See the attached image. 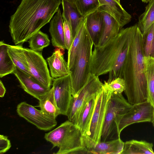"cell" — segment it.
I'll use <instances>...</instances> for the list:
<instances>
[{
	"instance_id": "obj_21",
	"label": "cell",
	"mask_w": 154,
	"mask_h": 154,
	"mask_svg": "<svg viewBox=\"0 0 154 154\" xmlns=\"http://www.w3.org/2000/svg\"><path fill=\"white\" fill-rule=\"evenodd\" d=\"M125 144L120 138L105 142L100 141L90 150L89 154H121Z\"/></svg>"
},
{
	"instance_id": "obj_38",
	"label": "cell",
	"mask_w": 154,
	"mask_h": 154,
	"mask_svg": "<svg viewBox=\"0 0 154 154\" xmlns=\"http://www.w3.org/2000/svg\"><path fill=\"white\" fill-rule=\"evenodd\" d=\"M151 122H152V124L153 126H154V112L153 119V120Z\"/></svg>"
},
{
	"instance_id": "obj_28",
	"label": "cell",
	"mask_w": 154,
	"mask_h": 154,
	"mask_svg": "<svg viewBox=\"0 0 154 154\" xmlns=\"http://www.w3.org/2000/svg\"><path fill=\"white\" fill-rule=\"evenodd\" d=\"M142 43L145 57L154 59V23L142 34Z\"/></svg>"
},
{
	"instance_id": "obj_1",
	"label": "cell",
	"mask_w": 154,
	"mask_h": 154,
	"mask_svg": "<svg viewBox=\"0 0 154 154\" xmlns=\"http://www.w3.org/2000/svg\"><path fill=\"white\" fill-rule=\"evenodd\" d=\"M62 0H22L12 15L9 31L15 45L23 44L48 23Z\"/></svg>"
},
{
	"instance_id": "obj_25",
	"label": "cell",
	"mask_w": 154,
	"mask_h": 154,
	"mask_svg": "<svg viewBox=\"0 0 154 154\" xmlns=\"http://www.w3.org/2000/svg\"><path fill=\"white\" fill-rule=\"evenodd\" d=\"M86 16L79 27L74 38L72 44L68 50L67 63L70 71L74 67L77 52L86 28Z\"/></svg>"
},
{
	"instance_id": "obj_27",
	"label": "cell",
	"mask_w": 154,
	"mask_h": 154,
	"mask_svg": "<svg viewBox=\"0 0 154 154\" xmlns=\"http://www.w3.org/2000/svg\"><path fill=\"white\" fill-rule=\"evenodd\" d=\"M154 23V0H151L144 12L139 17L137 24L142 34Z\"/></svg>"
},
{
	"instance_id": "obj_32",
	"label": "cell",
	"mask_w": 154,
	"mask_h": 154,
	"mask_svg": "<svg viewBox=\"0 0 154 154\" xmlns=\"http://www.w3.org/2000/svg\"><path fill=\"white\" fill-rule=\"evenodd\" d=\"M109 88L112 92L122 93L125 89V83L123 78H117L108 83Z\"/></svg>"
},
{
	"instance_id": "obj_37",
	"label": "cell",
	"mask_w": 154,
	"mask_h": 154,
	"mask_svg": "<svg viewBox=\"0 0 154 154\" xmlns=\"http://www.w3.org/2000/svg\"><path fill=\"white\" fill-rule=\"evenodd\" d=\"M141 1L145 3H147L149 2L151 0H141Z\"/></svg>"
},
{
	"instance_id": "obj_23",
	"label": "cell",
	"mask_w": 154,
	"mask_h": 154,
	"mask_svg": "<svg viewBox=\"0 0 154 154\" xmlns=\"http://www.w3.org/2000/svg\"><path fill=\"white\" fill-rule=\"evenodd\" d=\"M153 144L145 140H132L125 143L121 154H154Z\"/></svg>"
},
{
	"instance_id": "obj_19",
	"label": "cell",
	"mask_w": 154,
	"mask_h": 154,
	"mask_svg": "<svg viewBox=\"0 0 154 154\" xmlns=\"http://www.w3.org/2000/svg\"><path fill=\"white\" fill-rule=\"evenodd\" d=\"M104 25L100 39L97 46H102L115 37L121 29L118 22L111 15L103 12Z\"/></svg>"
},
{
	"instance_id": "obj_26",
	"label": "cell",
	"mask_w": 154,
	"mask_h": 154,
	"mask_svg": "<svg viewBox=\"0 0 154 154\" xmlns=\"http://www.w3.org/2000/svg\"><path fill=\"white\" fill-rule=\"evenodd\" d=\"M9 45L0 42V77L13 73L15 66L8 52Z\"/></svg>"
},
{
	"instance_id": "obj_35",
	"label": "cell",
	"mask_w": 154,
	"mask_h": 154,
	"mask_svg": "<svg viewBox=\"0 0 154 154\" xmlns=\"http://www.w3.org/2000/svg\"><path fill=\"white\" fill-rule=\"evenodd\" d=\"M5 88L2 81H0V97H3L6 92Z\"/></svg>"
},
{
	"instance_id": "obj_11",
	"label": "cell",
	"mask_w": 154,
	"mask_h": 154,
	"mask_svg": "<svg viewBox=\"0 0 154 154\" xmlns=\"http://www.w3.org/2000/svg\"><path fill=\"white\" fill-rule=\"evenodd\" d=\"M154 107L148 100L132 105L129 110L123 116L119 125L120 133L127 126L134 123L152 122Z\"/></svg>"
},
{
	"instance_id": "obj_10",
	"label": "cell",
	"mask_w": 154,
	"mask_h": 154,
	"mask_svg": "<svg viewBox=\"0 0 154 154\" xmlns=\"http://www.w3.org/2000/svg\"><path fill=\"white\" fill-rule=\"evenodd\" d=\"M17 112L19 116L41 130H50L57 124L56 119L49 118L41 110L37 109L25 102H22L17 105Z\"/></svg>"
},
{
	"instance_id": "obj_30",
	"label": "cell",
	"mask_w": 154,
	"mask_h": 154,
	"mask_svg": "<svg viewBox=\"0 0 154 154\" xmlns=\"http://www.w3.org/2000/svg\"><path fill=\"white\" fill-rule=\"evenodd\" d=\"M145 60L149 94L148 100L154 107V59L149 57L145 58Z\"/></svg>"
},
{
	"instance_id": "obj_3",
	"label": "cell",
	"mask_w": 154,
	"mask_h": 154,
	"mask_svg": "<svg viewBox=\"0 0 154 154\" xmlns=\"http://www.w3.org/2000/svg\"><path fill=\"white\" fill-rule=\"evenodd\" d=\"M142 34L137 23L133 34L123 68L125 83L124 91L128 101L133 105L148 100L149 94L146 65L142 43Z\"/></svg>"
},
{
	"instance_id": "obj_5",
	"label": "cell",
	"mask_w": 154,
	"mask_h": 154,
	"mask_svg": "<svg viewBox=\"0 0 154 154\" xmlns=\"http://www.w3.org/2000/svg\"><path fill=\"white\" fill-rule=\"evenodd\" d=\"M93 41L86 28L70 74L72 95L75 97L86 83L91 72Z\"/></svg>"
},
{
	"instance_id": "obj_18",
	"label": "cell",
	"mask_w": 154,
	"mask_h": 154,
	"mask_svg": "<svg viewBox=\"0 0 154 154\" xmlns=\"http://www.w3.org/2000/svg\"><path fill=\"white\" fill-rule=\"evenodd\" d=\"M63 12L62 14L63 20L67 22L70 26L74 38L77 30L82 22L84 17L77 9L75 4L66 0H62Z\"/></svg>"
},
{
	"instance_id": "obj_9",
	"label": "cell",
	"mask_w": 154,
	"mask_h": 154,
	"mask_svg": "<svg viewBox=\"0 0 154 154\" xmlns=\"http://www.w3.org/2000/svg\"><path fill=\"white\" fill-rule=\"evenodd\" d=\"M23 49L30 75L45 87L51 88L53 78L42 54L28 48Z\"/></svg>"
},
{
	"instance_id": "obj_33",
	"label": "cell",
	"mask_w": 154,
	"mask_h": 154,
	"mask_svg": "<svg viewBox=\"0 0 154 154\" xmlns=\"http://www.w3.org/2000/svg\"><path fill=\"white\" fill-rule=\"evenodd\" d=\"M63 26L66 49L68 50L72 44L74 38L71 27L65 20H63Z\"/></svg>"
},
{
	"instance_id": "obj_7",
	"label": "cell",
	"mask_w": 154,
	"mask_h": 154,
	"mask_svg": "<svg viewBox=\"0 0 154 154\" xmlns=\"http://www.w3.org/2000/svg\"><path fill=\"white\" fill-rule=\"evenodd\" d=\"M112 92L106 81H104L103 87L97 96L89 132L83 139L84 144L89 154V151L101 141L105 115Z\"/></svg>"
},
{
	"instance_id": "obj_13",
	"label": "cell",
	"mask_w": 154,
	"mask_h": 154,
	"mask_svg": "<svg viewBox=\"0 0 154 154\" xmlns=\"http://www.w3.org/2000/svg\"><path fill=\"white\" fill-rule=\"evenodd\" d=\"M13 73L18 79L24 90L38 100L51 88L45 87L31 75L16 66Z\"/></svg>"
},
{
	"instance_id": "obj_4",
	"label": "cell",
	"mask_w": 154,
	"mask_h": 154,
	"mask_svg": "<svg viewBox=\"0 0 154 154\" xmlns=\"http://www.w3.org/2000/svg\"><path fill=\"white\" fill-rule=\"evenodd\" d=\"M45 139L53 147L59 148L57 154H89L83 143V136L77 126L68 120L46 133Z\"/></svg>"
},
{
	"instance_id": "obj_31",
	"label": "cell",
	"mask_w": 154,
	"mask_h": 154,
	"mask_svg": "<svg viewBox=\"0 0 154 154\" xmlns=\"http://www.w3.org/2000/svg\"><path fill=\"white\" fill-rule=\"evenodd\" d=\"M75 5L79 12L84 17L97 10L99 7L98 0H75Z\"/></svg>"
},
{
	"instance_id": "obj_36",
	"label": "cell",
	"mask_w": 154,
	"mask_h": 154,
	"mask_svg": "<svg viewBox=\"0 0 154 154\" xmlns=\"http://www.w3.org/2000/svg\"><path fill=\"white\" fill-rule=\"evenodd\" d=\"M69 2L74 4H75V0H66Z\"/></svg>"
},
{
	"instance_id": "obj_24",
	"label": "cell",
	"mask_w": 154,
	"mask_h": 154,
	"mask_svg": "<svg viewBox=\"0 0 154 154\" xmlns=\"http://www.w3.org/2000/svg\"><path fill=\"white\" fill-rule=\"evenodd\" d=\"M23 48L21 45H9L8 52L15 66L24 72L30 75Z\"/></svg>"
},
{
	"instance_id": "obj_15",
	"label": "cell",
	"mask_w": 154,
	"mask_h": 154,
	"mask_svg": "<svg viewBox=\"0 0 154 154\" xmlns=\"http://www.w3.org/2000/svg\"><path fill=\"white\" fill-rule=\"evenodd\" d=\"M57 48L46 59L50 69V75L53 79L65 76L71 72L69 69L67 62L64 58V49Z\"/></svg>"
},
{
	"instance_id": "obj_34",
	"label": "cell",
	"mask_w": 154,
	"mask_h": 154,
	"mask_svg": "<svg viewBox=\"0 0 154 154\" xmlns=\"http://www.w3.org/2000/svg\"><path fill=\"white\" fill-rule=\"evenodd\" d=\"M11 145L8 137L3 135H0V154L4 153L11 148Z\"/></svg>"
},
{
	"instance_id": "obj_6",
	"label": "cell",
	"mask_w": 154,
	"mask_h": 154,
	"mask_svg": "<svg viewBox=\"0 0 154 154\" xmlns=\"http://www.w3.org/2000/svg\"><path fill=\"white\" fill-rule=\"evenodd\" d=\"M132 106L125 99L122 93L112 92L105 115L100 141L105 142L120 137V122Z\"/></svg>"
},
{
	"instance_id": "obj_2",
	"label": "cell",
	"mask_w": 154,
	"mask_h": 154,
	"mask_svg": "<svg viewBox=\"0 0 154 154\" xmlns=\"http://www.w3.org/2000/svg\"><path fill=\"white\" fill-rule=\"evenodd\" d=\"M134 26L120 29L118 34L102 46H94L91 72L98 76L109 73L107 82L123 78L124 63L132 37Z\"/></svg>"
},
{
	"instance_id": "obj_22",
	"label": "cell",
	"mask_w": 154,
	"mask_h": 154,
	"mask_svg": "<svg viewBox=\"0 0 154 154\" xmlns=\"http://www.w3.org/2000/svg\"><path fill=\"white\" fill-rule=\"evenodd\" d=\"M39 101L40 110L48 117L56 119L57 116L61 114L56 103L52 87Z\"/></svg>"
},
{
	"instance_id": "obj_12",
	"label": "cell",
	"mask_w": 154,
	"mask_h": 154,
	"mask_svg": "<svg viewBox=\"0 0 154 154\" xmlns=\"http://www.w3.org/2000/svg\"><path fill=\"white\" fill-rule=\"evenodd\" d=\"M55 99L61 114L66 116L72 97L70 74L52 79Z\"/></svg>"
},
{
	"instance_id": "obj_8",
	"label": "cell",
	"mask_w": 154,
	"mask_h": 154,
	"mask_svg": "<svg viewBox=\"0 0 154 154\" xmlns=\"http://www.w3.org/2000/svg\"><path fill=\"white\" fill-rule=\"evenodd\" d=\"M103 84L98 76L90 74L85 85L75 97L72 96L66 115L69 120L77 125L81 112L88 103L97 96Z\"/></svg>"
},
{
	"instance_id": "obj_16",
	"label": "cell",
	"mask_w": 154,
	"mask_h": 154,
	"mask_svg": "<svg viewBox=\"0 0 154 154\" xmlns=\"http://www.w3.org/2000/svg\"><path fill=\"white\" fill-rule=\"evenodd\" d=\"M104 22L103 12L98 10L86 16V28L94 46H97L99 42Z\"/></svg>"
},
{
	"instance_id": "obj_39",
	"label": "cell",
	"mask_w": 154,
	"mask_h": 154,
	"mask_svg": "<svg viewBox=\"0 0 154 154\" xmlns=\"http://www.w3.org/2000/svg\"><path fill=\"white\" fill-rule=\"evenodd\" d=\"M116 1L118 2L119 3H120V0H115Z\"/></svg>"
},
{
	"instance_id": "obj_17",
	"label": "cell",
	"mask_w": 154,
	"mask_h": 154,
	"mask_svg": "<svg viewBox=\"0 0 154 154\" xmlns=\"http://www.w3.org/2000/svg\"><path fill=\"white\" fill-rule=\"evenodd\" d=\"M49 31L51 37L52 45L57 48L66 49L63 20L60 8L50 22Z\"/></svg>"
},
{
	"instance_id": "obj_29",
	"label": "cell",
	"mask_w": 154,
	"mask_h": 154,
	"mask_svg": "<svg viewBox=\"0 0 154 154\" xmlns=\"http://www.w3.org/2000/svg\"><path fill=\"white\" fill-rule=\"evenodd\" d=\"M28 42L31 49L40 52L49 45L50 41L46 34L39 30L29 39Z\"/></svg>"
},
{
	"instance_id": "obj_20",
	"label": "cell",
	"mask_w": 154,
	"mask_h": 154,
	"mask_svg": "<svg viewBox=\"0 0 154 154\" xmlns=\"http://www.w3.org/2000/svg\"><path fill=\"white\" fill-rule=\"evenodd\" d=\"M97 96L88 103L81 112L78 118L76 125L82 133L83 139L87 136L89 131Z\"/></svg>"
},
{
	"instance_id": "obj_14",
	"label": "cell",
	"mask_w": 154,
	"mask_h": 154,
	"mask_svg": "<svg viewBox=\"0 0 154 154\" xmlns=\"http://www.w3.org/2000/svg\"><path fill=\"white\" fill-rule=\"evenodd\" d=\"M98 10L106 12L113 17L119 23L121 29L131 20V15L115 0H98Z\"/></svg>"
}]
</instances>
